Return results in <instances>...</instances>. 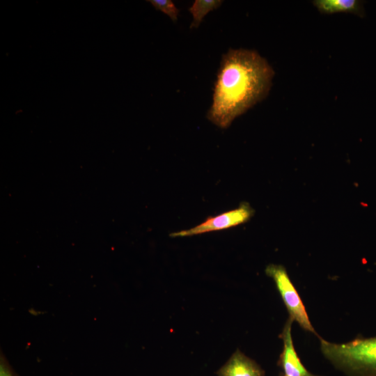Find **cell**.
<instances>
[{
  "mask_svg": "<svg viewBox=\"0 0 376 376\" xmlns=\"http://www.w3.org/2000/svg\"><path fill=\"white\" fill-rule=\"evenodd\" d=\"M274 72L257 52L230 49L222 55L207 118L226 129L237 116L263 100Z\"/></svg>",
  "mask_w": 376,
  "mask_h": 376,
  "instance_id": "6da1fadb",
  "label": "cell"
},
{
  "mask_svg": "<svg viewBox=\"0 0 376 376\" xmlns=\"http://www.w3.org/2000/svg\"><path fill=\"white\" fill-rule=\"evenodd\" d=\"M323 354L350 376H376V336L343 344L320 339Z\"/></svg>",
  "mask_w": 376,
  "mask_h": 376,
  "instance_id": "7a4b0ae2",
  "label": "cell"
},
{
  "mask_svg": "<svg viewBox=\"0 0 376 376\" xmlns=\"http://www.w3.org/2000/svg\"><path fill=\"white\" fill-rule=\"evenodd\" d=\"M265 272L267 276L274 281L290 314V318L296 321L304 329L316 334L301 299L285 267L281 265L272 264L266 267Z\"/></svg>",
  "mask_w": 376,
  "mask_h": 376,
  "instance_id": "3957f363",
  "label": "cell"
},
{
  "mask_svg": "<svg viewBox=\"0 0 376 376\" xmlns=\"http://www.w3.org/2000/svg\"><path fill=\"white\" fill-rule=\"evenodd\" d=\"M253 214V209L249 203L244 202L234 210L215 217H208L205 221L193 228L173 232L170 234V236L172 237H186L227 229L248 221Z\"/></svg>",
  "mask_w": 376,
  "mask_h": 376,
  "instance_id": "277c9868",
  "label": "cell"
},
{
  "mask_svg": "<svg viewBox=\"0 0 376 376\" xmlns=\"http://www.w3.org/2000/svg\"><path fill=\"white\" fill-rule=\"evenodd\" d=\"M292 321L289 318L280 336L283 342V348L278 364L283 370V376H319L310 373L304 367L295 351L291 334Z\"/></svg>",
  "mask_w": 376,
  "mask_h": 376,
  "instance_id": "5b68a950",
  "label": "cell"
},
{
  "mask_svg": "<svg viewBox=\"0 0 376 376\" xmlns=\"http://www.w3.org/2000/svg\"><path fill=\"white\" fill-rule=\"evenodd\" d=\"M218 376H265L264 370L239 350L217 371Z\"/></svg>",
  "mask_w": 376,
  "mask_h": 376,
  "instance_id": "8992f818",
  "label": "cell"
},
{
  "mask_svg": "<svg viewBox=\"0 0 376 376\" xmlns=\"http://www.w3.org/2000/svg\"><path fill=\"white\" fill-rule=\"evenodd\" d=\"M313 4L324 14L340 12L351 13L359 16L364 14L362 1L357 0H316Z\"/></svg>",
  "mask_w": 376,
  "mask_h": 376,
  "instance_id": "52a82bcc",
  "label": "cell"
},
{
  "mask_svg": "<svg viewBox=\"0 0 376 376\" xmlns=\"http://www.w3.org/2000/svg\"><path fill=\"white\" fill-rule=\"evenodd\" d=\"M223 3L220 0H195L189 8L193 17L190 28H197L204 17L210 11L217 9Z\"/></svg>",
  "mask_w": 376,
  "mask_h": 376,
  "instance_id": "ba28073f",
  "label": "cell"
},
{
  "mask_svg": "<svg viewBox=\"0 0 376 376\" xmlns=\"http://www.w3.org/2000/svg\"><path fill=\"white\" fill-rule=\"evenodd\" d=\"M152 6L168 15L173 22H176L179 10L171 0H149Z\"/></svg>",
  "mask_w": 376,
  "mask_h": 376,
  "instance_id": "9c48e42d",
  "label": "cell"
},
{
  "mask_svg": "<svg viewBox=\"0 0 376 376\" xmlns=\"http://www.w3.org/2000/svg\"><path fill=\"white\" fill-rule=\"evenodd\" d=\"M0 376H18L2 355L0 358Z\"/></svg>",
  "mask_w": 376,
  "mask_h": 376,
  "instance_id": "30bf717a",
  "label": "cell"
}]
</instances>
